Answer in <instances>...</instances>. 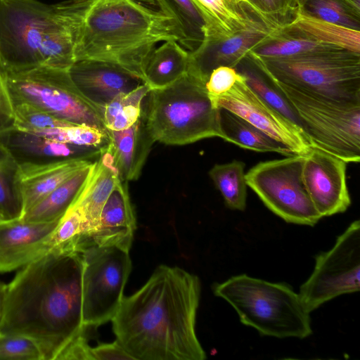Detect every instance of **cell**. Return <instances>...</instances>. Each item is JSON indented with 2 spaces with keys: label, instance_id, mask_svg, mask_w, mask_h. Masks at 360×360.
Listing matches in <instances>:
<instances>
[{
  "label": "cell",
  "instance_id": "obj_1",
  "mask_svg": "<svg viewBox=\"0 0 360 360\" xmlns=\"http://www.w3.org/2000/svg\"><path fill=\"white\" fill-rule=\"evenodd\" d=\"M198 277L159 266L133 295L123 297L111 320L116 340L135 360H203L195 322Z\"/></svg>",
  "mask_w": 360,
  "mask_h": 360
},
{
  "label": "cell",
  "instance_id": "obj_2",
  "mask_svg": "<svg viewBox=\"0 0 360 360\" xmlns=\"http://www.w3.org/2000/svg\"><path fill=\"white\" fill-rule=\"evenodd\" d=\"M81 252L54 248L18 272L7 285L0 333L34 340L45 360H55L85 333Z\"/></svg>",
  "mask_w": 360,
  "mask_h": 360
},
{
  "label": "cell",
  "instance_id": "obj_3",
  "mask_svg": "<svg viewBox=\"0 0 360 360\" xmlns=\"http://www.w3.org/2000/svg\"><path fill=\"white\" fill-rule=\"evenodd\" d=\"M167 41H176L193 50L178 20L152 0H93L82 26L75 62L110 63L143 82L150 55Z\"/></svg>",
  "mask_w": 360,
  "mask_h": 360
},
{
  "label": "cell",
  "instance_id": "obj_4",
  "mask_svg": "<svg viewBox=\"0 0 360 360\" xmlns=\"http://www.w3.org/2000/svg\"><path fill=\"white\" fill-rule=\"evenodd\" d=\"M93 0L46 4L0 0V66L4 72L39 67L69 69Z\"/></svg>",
  "mask_w": 360,
  "mask_h": 360
},
{
  "label": "cell",
  "instance_id": "obj_5",
  "mask_svg": "<svg viewBox=\"0 0 360 360\" xmlns=\"http://www.w3.org/2000/svg\"><path fill=\"white\" fill-rule=\"evenodd\" d=\"M205 83L188 72L174 84L150 91L143 117L154 143L184 146L212 137L224 139L219 109L212 105Z\"/></svg>",
  "mask_w": 360,
  "mask_h": 360
},
{
  "label": "cell",
  "instance_id": "obj_6",
  "mask_svg": "<svg viewBox=\"0 0 360 360\" xmlns=\"http://www.w3.org/2000/svg\"><path fill=\"white\" fill-rule=\"evenodd\" d=\"M213 292L234 309L243 324L263 335L304 339L312 333L310 313L285 283L240 274L216 283Z\"/></svg>",
  "mask_w": 360,
  "mask_h": 360
},
{
  "label": "cell",
  "instance_id": "obj_7",
  "mask_svg": "<svg viewBox=\"0 0 360 360\" xmlns=\"http://www.w3.org/2000/svg\"><path fill=\"white\" fill-rule=\"evenodd\" d=\"M250 58L268 77L282 83L333 99L360 103L359 52L330 45L288 58Z\"/></svg>",
  "mask_w": 360,
  "mask_h": 360
},
{
  "label": "cell",
  "instance_id": "obj_8",
  "mask_svg": "<svg viewBox=\"0 0 360 360\" xmlns=\"http://www.w3.org/2000/svg\"><path fill=\"white\" fill-rule=\"evenodd\" d=\"M268 77L295 112L311 147L346 163L359 162L360 103L317 95Z\"/></svg>",
  "mask_w": 360,
  "mask_h": 360
},
{
  "label": "cell",
  "instance_id": "obj_9",
  "mask_svg": "<svg viewBox=\"0 0 360 360\" xmlns=\"http://www.w3.org/2000/svg\"><path fill=\"white\" fill-rule=\"evenodd\" d=\"M4 77L13 105L27 104L72 124L108 132L104 108L82 94L68 69L39 67Z\"/></svg>",
  "mask_w": 360,
  "mask_h": 360
},
{
  "label": "cell",
  "instance_id": "obj_10",
  "mask_svg": "<svg viewBox=\"0 0 360 360\" xmlns=\"http://www.w3.org/2000/svg\"><path fill=\"white\" fill-rule=\"evenodd\" d=\"M79 252L82 321L86 328L97 327L111 321L120 306L131 270L129 251L92 243Z\"/></svg>",
  "mask_w": 360,
  "mask_h": 360
},
{
  "label": "cell",
  "instance_id": "obj_11",
  "mask_svg": "<svg viewBox=\"0 0 360 360\" xmlns=\"http://www.w3.org/2000/svg\"><path fill=\"white\" fill-rule=\"evenodd\" d=\"M304 155L259 162L245 176L248 186L275 214L288 223L314 226L322 217L302 182Z\"/></svg>",
  "mask_w": 360,
  "mask_h": 360
},
{
  "label": "cell",
  "instance_id": "obj_12",
  "mask_svg": "<svg viewBox=\"0 0 360 360\" xmlns=\"http://www.w3.org/2000/svg\"><path fill=\"white\" fill-rule=\"evenodd\" d=\"M360 221L351 223L333 247L316 256L312 273L299 295L310 313L340 295L360 290Z\"/></svg>",
  "mask_w": 360,
  "mask_h": 360
},
{
  "label": "cell",
  "instance_id": "obj_13",
  "mask_svg": "<svg viewBox=\"0 0 360 360\" xmlns=\"http://www.w3.org/2000/svg\"><path fill=\"white\" fill-rule=\"evenodd\" d=\"M217 108L226 109L244 119L283 144L295 155H305L311 148L306 136L278 111L261 98L242 75L226 93L209 96Z\"/></svg>",
  "mask_w": 360,
  "mask_h": 360
},
{
  "label": "cell",
  "instance_id": "obj_14",
  "mask_svg": "<svg viewBox=\"0 0 360 360\" xmlns=\"http://www.w3.org/2000/svg\"><path fill=\"white\" fill-rule=\"evenodd\" d=\"M346 165L342 160L315 147L304 155L302 182L321 217L344 212L351 205Z\"/></svg>",
  "mask_w": 360,
  "mask_h": 360
},
{
  "label": "cell",
  "instance_id": "obj_15",
  "mask_svg": "<svg viewBox=\"0 0 360 360\" xmlns=\"http://www.w3.org/2000/svg\"><path fill=\"white\" fill-rule=\"evenodd\" d=\"M59 221L29 222L20 218L0 221V273L24 267L49 252Z\"/></svg>",
  "mask_w": 360,
  "mask_h": 360
},
{
  "label": "cell",
  "instance_id": "obj_16",
  "mask_svg": "<svg viewBox=\"0 0 360 360\" xmlns=\"http://www.w3.org/2000/svg\"><path fill=\"white\" fill-rule=\"evenodd\" d=\"M0 142L11 153L21 169L99 157L101 148L72 145L13 127L0 133Z\"/></svg>",
  "mask_w": 360,
  "mask_h": 360
},
{
  "label": "cell",
  "instance_id": "obj_17",
  "mask_svg": "<svg viewBox=\"0 0 360 360\" xmlns=\"http://www.w3.org/2000/svg\"><path fill=\"white\" fill-rule=\"evenodd\" d=\"M269 31L257 20L224 39L202 40L195 49L190 51L188 72L207 82L211 72L217 67L235 68Z\"/></svg>",
  "mask_w": 360,
  "mask_h": 360
},
{
  "label": "cell",
  "instance_id": "obj_18",
  "mask_svg": "<svg viewBox=\"0 0 360 360\" xmlns=\"http://www.w3.org/2000/svg\"><path fill=\"white\" fill-rule=\"evenodd\" d=\"M68 72L82 94L103 108L117 95L143 84L141 79L122 68L98 60L76 61Z\"/></svg>",
  "mask_w": 360,
  "mask_h": 360
},
{
  "label": "cell",
  "instance_id": "obj_19",
  "mask_svg": "<svg viewBox=\"0 0 360 360\" xmlns=\"http://www.w3.org/2000/svg\"><path fill=\"white\" fill-rule=\"evenodd\" d=\"M127 183L120 179L104 204L92 236L93 243L129 251L136 222Z\"/></svg>",
  "mask_w": 360,
  "mask_h": 360
},
{
  "label": "cell",
  "instance_id": "obj_20",
  "mask_svg": "<svg viewBox=\"0 0 360 360\" xmlns=\"http://www.w3.org/2000/svg\"><path fill=\"white\" fill-rule=\"evenodd\" d=\"M119 180L111 154L105 146L96 160L92 175L74 202L80 213L84 236L89 243H92L103 207Z\"/></svg>",
  "mask_w": 360,
  "mask_h": 360
},
{
  "label": "cell",
  "instance_id": "obj_21",
  "mask_svg": "<svg viewBox=\"0 0 360 360\" xmlns=\"http://www.w3.org/2000/svg\"><path fill=\"white\" fill-rule=\"evenodd\" d=\"M108 148L119 178L127 182L137 180L154 143L147 131L143 115L130 127L108 129Z\"/></svg>",
  "mask_w": 360,
  "mask_h": 360
},
{
  "label": "cell",
  "instance_id": "obj_22",
  "mask_svg": "<svg viewBox=\"0 0 360 360\" xmlns=\"http://www.w3.org/2000/svg\"><path fill=\"white\" fill-rule=\"evenodd\" d=\"M191 1L203 22L202 40L224 39L259 20L248 0Z\"/></svg>",
  "mask_w": 360,
  "mask_h": 360
},
{
  "label": "cell",
  "instance_id": "obj_23",
  "mask_svg": "<svg viewBox=\"0 0 360 360\" xmlns=\"http://www.w3.org/2000/svg\"><path fill=\"white\" fill-rule=\"evenodd\" d=\"M92 162L87 159H74L43 167L21 169L24 214L79 169Z\"/></svg>",
  "mask_w": 360,
  "mask_h": 360
},
{
  "label": "cell",
  "instance_id": "obj_24",
  "mask_svg": "<svg viewBox=\"0 0 360 360\" xmlns=\"http://www.w3.org/2000/svg\"><path fill=\"white\" fill-rule=\"evenodd\" d=\"M189 53L176 41L160 44L147 60L143 82L150 90L163 89L174 84L188 72Z\"/></svg>",
  "mask_w": 360,
  "mask_h": 360
},
{
  "label": "cell",
  "instance_id": "obj_25",
  "mask_svg": "<svg viewBox=\"0 0 360 360\" xmlns=\"http://www.w3.org/2000/svg\"><path fill=\"white\" fill-rule=\"evenodd\" d=\"M96 164V160L79 169L27 210L22 219L29 222H47L60 219L87 184Z\"/></svg>",
  "mask_w": 360,
  "mask_h": 360
},
{
  "label": "cell",
  "instance_id": "obj_26",
  "mask_svg": "<svg viewBox=\"0 0 360 360\" xmlns=\"http://www.w3.org/2000/svg\"><path fill=\"white\" fill-rule=\"evenodd\" d=\"M219 109L224 141L258 152H276L286 156L295 155L285 146L237 115L224 108Z\"/></svg>",
  "mask_w": 360,
  "mask_h": 360
},
{
  "label": "cell",
  "instance_id": "obj_27",
  "mask_svg": "<svg viewBox=\"0 0 360 360\" xmlns=\"http://www.w3.org/2000/svg\"><path fill=\"white\" fill-rule=\"evenodd\" d=\"M24 214L22 170L9 150L0 142V217L20 219Z\"/></svg>",
  "mask_w": 360,
  "mask_h": 360
},
{
  "label": "cell",
  "instance_id": "obj_28",
  "mask_svg": "<svg viewBox=\"0 0 360 360\" xmlns=\"http://www.w3.org/2000/svg\"><path fill=\"white\" fill-rule=\"evenodd\" d=\"M297 15L360 31V8L349 0H298Z\"/></svg>",
  "mask_w": 360,
  "mask_h": 360
},
{
  "label": "cell",
  "instance_id": "obj_29",
  "mask_svg": "<svg viewBox=\"0 0 360 360\" xmlns=\"http://www.w3.org/2000/svg\"><path fill=\"white\" fill-rule=\"evenodd\" d=\"M235 68L245 77L247 84L261 98L278 111L306 136L299 119L285 98L248 56L240 60Z\"/></svg>",
  "mask_w": 360,
  "mask_h": 360
},
{
  "label": "cell",
  "instance_id": "obj_30",
  "mask_svg": "<svg viewBox=\"0 0 360 360\" xmlns=\"http://www.w3.org/2000/svg\"><path fill=\"white\" fill-rule=\"evenodd\" d=\"M245 166L244 162L233 160L229 163L217 164L209 171L211 179L229 209L243 211L246 207L248 185Z\"/></svg>",
  "mask_w": 360,
  "mask_h": 360
},
{
  "label": "cell",
  "instance_id": "obj_31",
  "mask_svg": "<svg viewBox=\"0 0 360 360\" xmlns=\"http://www.w3.org/2000/svg\"><path fill=\"white\" fill-rule=\"evenodd\" d=\"M150 91L143 83L129 92L117 95L108 103L103 110L107 129L123 130L136 123L142 115V101Z\"/></svg>",
  "mask_w": 360,
  "mask_h": 360
},
{
  "label": "cell",
  "instance_id": "obj_32",
  "mask_svg": "<svg viewBox=\"0 0 360 360\" xmlns=\"http://www.w3.org/2000/svg\"><path fill=\"white\" fill-rule=\"evenodd\" d=\"M248 4L270 31L290 24L297 15L298 0H248Z\"/></svg>",
  "mask_w": 360,
  "mask_h": 360
},
{
  "label": "cell",
  "instance_id": "obj_33",
  "mask_svg": "<svg viewBox=\"0 0 360 360\" xmlns=\"http://www.w3.org/2000/svg\"><path fill=\"white\" fill-rule=\"evenodd\" d=\"M32 132L53 140L82 147L103 148L109 143L108 132L87 126L61 127Z\"/></svg>",
  "mask_w": 360,
  "mask_h": 360
},
{
  "label": "cell",
  "instance_id": "obj_34",
  "mask_svg": "<svg viewBox=\"0 0 360 360\" xmlns=\"http://www.w3.org/2000/svg\"><path fill=\"white\" fill-rule=\"evenodd\" d=\"M162 11L176 18L192 43L197 46L203 38V22L191 0H152Z\"/></svg>",
  "mask_w": 360,
  "mask_h": 360
},
{
  "label": "cell",
  "instance_id": "obj_35",
  "mask_svg": "<svg viewBox=\"0 0 360 360\" xmlns=\"http://www.w3.org/2000/svg\"><path fill=\"white\" fill-rule=\"evenodd\" d=\"M15 127L27 131L74 126L49 113L27 104L13 105Z\"/></svg>",
  "mask_w": 360,
  "mask_h": 360
},
{
  "label": "cell",
  "instance_id": "obj_36",
  "mask_svg": "<svg viewBox=\"0 0 360 360\" xmlns=\"http://www.w3.org/2000/svg\"><path fill=\"white\" fill-rule=\"evenodd\" d=\"M0 360H45L39 345L20 335L0 333Z\"/></svg>",
  "mask_w": 360,
  "mask_h": 360
},
{
  "label": "cell",
  "instance_id": "obj_37",
  "mask_svg": "<svg viewBox=\"0 0 360 360\" xmlns=\"http://www.w3.org/2000/svg\"><path fill=\"white\" fill-rule=\"evenodd\" d=\"M242 75L235 68L219 66L209 75L205 87L209 96H217L230 90Z\"/></svg>",
  "mask_w": 360,
  "mask_h": 360
},
{
  "label": "cell",
  "instance_id": "obj_38",
  "mask_svg": "<svg viewBox=\"0 0 360 360\" xmlns=\"http://www.w3.org/2000/svg\"><path fill=\"white\" fill-rule=\"evenodd\" d=\"M15 127L13 105L6 84L4 72L0 66V133Z\"/></svg>",
  "mask_w": 360,
  "mask_h": 360
},
{
  "label": "cell",
  "instance_id": "obj_39",
  "mask_svg": "<svg viewBox=\"0 0 360 360\" xmlns=\"http://www.w3.org/2000/svg\"><path fill=\"white\" fill-rule=\"evenodd\" d=\"M85 333L73 339L57 355L55 360H91Z\"/></svg>",
  "mask_w": 360,
  "mask_h": 360
},
{
  "label": "cell",
  "instance_id": "obj_40",
  "mask_svg": "<svg viewBox=\"0 0 360 360\" xmlns=\"http://www.w3.org/2000/svg\"><path fill=\"white\" fill-rule=\"evenodd\" d=\"M91 360H135L116 340L90 348Z\"/></svg>",
  "mask_w": 360,
  "mask_h": 360
},
{
  "label": "cell",
  "instance_id": "obj_41",
  "mask_svg": "<svg viewBox=\"0 0 360 360\" xmlns=\"http://www.w3.org/2000/svg\"><path fill=\"white\" fill-rule=\"evenodd\" d=\"M7 285L0 281V323L3 314Z\"/></svg>",
  "mask_w": 360,
  "mask_h": 360
},
{
  "label": "cell",
  "instance_id": "obj_42",
  "mask_svg": "<svg viewBox=\"0 0 360 360\" xmlns=\"http://www.w3.org/2000/svg\"><path fill=\"white\" fill-rule=\"evenodd\" d=\"M352 3L356 8H360V0H349Z\"/></svg>",
  "mask_w": 360,
  "mask_h": 360
},
{
  "label": "cell",
  "instance_id": "obj_43",
  "mask_svg": "<svg viewBox=\"0 0 360 360\" xmlns=\"http://www.w3.org/2000/svg\"><path fill=\"white\" fill-rule=\"evenodd\" d=\"M2 221V219H1V217H0V221Z\"/></svg>",
  "mask_w": 360,
  "mask_h": 360
}]
</instances>
